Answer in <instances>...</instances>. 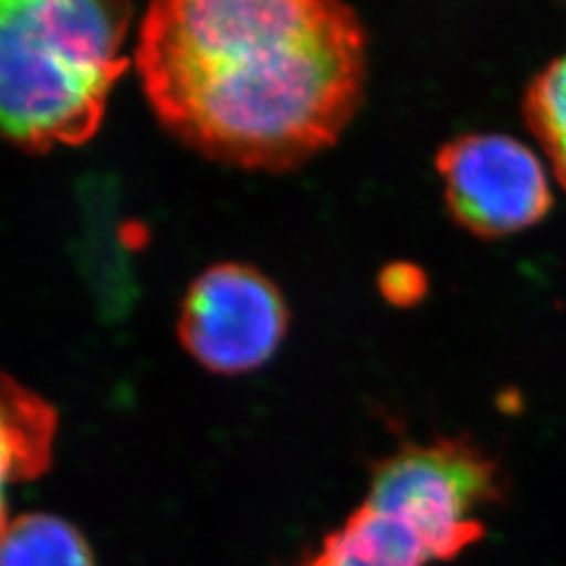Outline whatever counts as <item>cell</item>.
<instances>
[{
    "label": "cell",
    "instance_id": "10",
    "mask_svg": "<svg viewBox=\"0 0 566 566\" xmlns=\"http://www.w3.org/2000/svg\"><path fill=\"white\" fill-rule=\"evenodd\" d=\"M380 290L385 292L386 298L395 304H409L418 301L424 292V277L413 266H390L386 269Z\"/></svg>",
    "mask_w": 566,
    "mask_h": 566
},
{
    "label": "cell",
    "instance_id": "9",
    "mask_svg": "<svg viewBox=\"0 0 566 566\" xmlns=\"http://www.w3.org/2000/svg\"><path fill=\"white\" fill-rule=\"evenodd\" d=\"M523 112L552 175L566 191V53L528 82Z\"/></svg>",
    "mask_w": 566,
    "mask_h": 566
},
{
    "label": "cell",
    "instance_id": "5",
    "mask_svg": "<svg viewBox=\"0 0 566 566\" xmlns=\"http://www.w3.org/2000/svg\"><path fill=\"white\" fill-rule=\"evenodd\" d=\"M290 313L264 273L242 263L206 269L189 285L179 338L198 364L223 376L263 367L282 346Z\"/></svg>",
    "mask_w": 566,
    "mask_h": 566
},
{
    "label": "cell",
    "instance_id": "3",
    "mask_svg": "<svg viewBox=\"0 0 566 566\" xmlns=\"http://www.w3.org/2000/svg\"><path fill=\"white\" fill-rule=\"evenodd\" d=\"M497 462L465 437L405 443L371 470L365 504L403 523L428 560H453L485 537L481 512L504 500Z\"/></svg>",
    "mask_w": 566,
    "mask_h": 566
},
{
    "label": "cell",
    "instance_id": "7",
    "mask_svg": "<svg viewBox=\"0 0 566 566\" xmlns=\"http://www.w3.org/2000/svg\"><path fill=\"white\" fill-rule=\"evenodd\" d=\"M416 535L397 518L361 504L343 525L325 535L304 566H426Z\"/></svg>",
    "mask_w": 566,
    "mask_h": 566
},
{
    "label": "cell",
    "instance_id": "8",
    "mask_svg": "<svg viewBox=\"0 0 566 566\" xmlns=\"http://www.w3.org/2000/svg\"><path fill=\"white\" fill-rule=\"evenodd\" d=\"M0 566H95V558L76 526L32 512L11 521L0 535Z\"/></svg>",
    "mask_w": 566,
    "mask_h": 566
},
{
    "label": "cell",
    "instance_id": "6",
    "mask_svg": "<svg viewBox=\"0 0 566 566\" xmlns=\"http://www.w3.org/2000/svg\"><path fill=\"white\" fill-rule=\"evenodd\" d=\"M60 418L39 392L0 371V535L11 486L36 481L53 462Z\"/></svg>",
    "mask_w": 566,
    "mask_h": 566
},
{
    "label": "cell",
    "instance_id": "4",
    "mask_svg": "<svg viewBox=\"0 0 566 566\" xmlns=\"http://www.w3.org/2000/svg\"><path fill=\"white\" fill-rule=\"evenodd\" d=\"M453 221L474 238L500 240L542 223L554 196L544 160L502 133H465L434 158Z\"/></svg>",
    "mask_w": 566,
    "mask_h": 566
},
{
    "label": "cell",
    "instance_id": "2",
    "mask_svg": "<svg viewBox=\"0 0 566 566\" xmlns=\"http://www.w3.org/2000/svg\"><path fill=\"white\" fill-rule=\"evenodd\" d=\"M130 9L0 0V135L28 149L91 139L126 70Z\"/></svg>",
    "mask_w": 566,
    "mask_h": 566
},
{
    "label": "cell",
    "instance_id": "1",
    "mask_svg": "<svg viewBox=\"0 0 566 566\" xmlns=\"http://www.w3.org/2000/svg\"><path fill=\"white\" fill-rule=\"evenodd\" d=\"M135 57L179 142L275 172L332 147L359 112L367 30L336 0H163L143 15Z\"/></svg>",
    "mask_w": 566,
    "mask_h": 566
}]
</instances>
